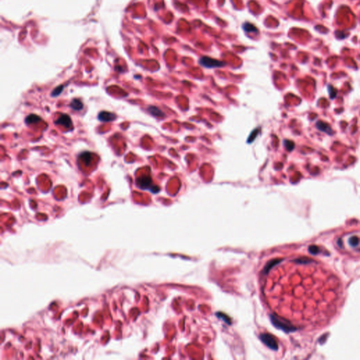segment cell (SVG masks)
I'll return each mask as SVG.
<instances>
[{
  "instance_id": "52a82bcc",
  "label": "cell",
  "mask_w": 360,
  "mask_h": 360,
  "mask_svg": "<svg viewBox=\"0 0 360 360\" xmlns=\"http://www.w3.org/2000/svg\"><path fill=\"white\" fill-rule=\"evenodd\" d=\"M116 115L114 113L107 112V111H101L98 114V118L100 121L106 123V122H111L113 121L114 120L116 119Z\"/></svg>"
},
{
  "instance_id": "30bf717a",
  "label": "cell",
  "mask_w": 360,
  "mask_h": 360,
  "mask_svg": "<svg viewBox=\"0 0 360 360\" xmlns=\"http://www.w3.org/2000/svg\"><path fill=\"white\" fill-rule=\"evenodd\" d=\"M148 111H149L151 115H153L156 117H163L165 115L164 113L156 106H149V108H148Z\"/></svg>"
},
{
  "instance_id": "277c9868",
  "label": "cell",
  "mask_w": 360,
  "mask_h": 360,
  "mask_svg": "<svg viewBox=\"0 0 360 360\" xmlns=\"http://www.w3.org/2000/svg\"><path fill=\"white\" fill-rule=\"evenodd\" d=\"M347 239V243L348 244L349 247L352 250H355V252H360V236L357 233H352L348 236Z\"/></svg>"
},
{
  "instance_id": "ba28073f",
  "label": "cell",
  "mask_w": 360,
  "mask_h": 360,
  "mask_svg": "<svg viewBox=\"0 0 360 360\" xmlns=\"http://www.w3.org/2000/svg\"><path fill=\"white\" fill-rule=\"evenodd\" d=\"M316 126L317 129L320 130V131L325 132V133L330 135L332 134L333 131H332L331 127H330V125H329V124L323 123L322 121H319L316 123Z\"/></svg>"
},
{
  "instance_id": "9a60e30c",
  "label": "cell",
  "mask_w": 360,
  "mask_h": 360,
  "mask_svg": "<svg viewBox=\"0 0 360 360\" xmlns=\"http://www.w3.org/2000/svg\"><path fill=\"white\" fill-rule=\"evenodd\" d=\"M284 145H285V146H286V149L288 150V151H292V150L294 149V147H295L294 143H293V141H289V140H285Z\"/></svg>"
},
{
  "instance_id": "4fadbf2b",
  "label": "cell",
  "mask_w": 360,
  "mask_h": 360,
  "mask_svg": "<svg viewBox=\"0 0 360 360\" xmlns=\"http://www.w3.org/2000/svg\"><path fill=\"white\" fill-rule=\"evenodd\" d=\"M243 29L244 31H246V32H256L257 31V28L256 27L254 26L253 25L250 24V23H246L243 24Z\"/></svg>"
},
{
  "instance_id": "7c38bea8",
  "label": "cell",
  "mask_w": 360,
  "mask_h": 360,
  "mask_svg": "<svg viewBox=\"0 0 360 360\" xmlns=\"http://www.w3.org/2000/svg\"><path fill=\"white\" fill-rule=\"evenodd\" d=\"M80 159L82 160L85 165H89L92 160V154L89 152H84L80 156Z\"/></svg>"
},
{
  "instance_id": "e0dca14e",
  "label": "cell",
  "mask_w": 360,
  "mask_h": 360,
  "mask_svg": "<svg viewBox=\"0 0 360 360\" xmlns=\"http://www.w3.org/2000/svg\"><path fill=\"white\" fill-rule=\"evenodd\" d=\"M309 250L312 254H316L317 251H318V248L316 247V246H311V247L309 248Z\"/></svg>"
},
{
  "instance_id": "9c48e42d",
  "label": "cell",
  "mask_w": 360,
  "mask_h": 360,
  "mask_svg": "<svg viewBox=\"0 0 360 360\" xmlns=\"http://www.w3.org/2000/svg\"><path fill=\"white\" fill-rule=\"evenodd\" d=\"M70 106L72 110L80 111L83 108V106H83V104L82 102L81 101V100L78 99V98H74V99H72V101L70 102Z\"/></svg>"
},
{
  "instance_id": "7a4b0ae2",
  "label": "cell",
  "mask_w": 360,
  "mask_h": 360,
  "mask_svg": "<svg viewBox=\"0 0 360 360\" xmlns=\"http://www.w3.org/2000/svg\"><path fill=\"white\" fill-rule=\"evenodd\" d=\"M199 63L201 66H204L207 68H220L222 67L225 65V63L223 61H219V60H216L212 58L207 57V56H203L201 58Z\"/></svg>"
},
{
  "instance_id": "3957f363",
  "label": "cell",
  "mask_w": 360,
  "mask_h": 360,
  "mask_svg": "<svg viewBox=\"0 0 360 360\" xmlns=\"http://www.w3.org/2000/svg\"><path fill=\"white\" fill-rule=\"evenodd\" d=\"M260 339L263 343L268 347L269 348L273 350H276L278 349V344L276 342L273 336L269 333H262L260 336Z\"/></svg>"
},
{
  "instance_id": "5b68a950",
  "label": "cell",
  "mask_w": 360,
  "mask_h": 360,
  "mask_svg": "<svg viewBox=\"0 0 360 360\" xmlns=\"http://www.w3.org/2000/svg\"><path fill=\"white\" fill-rule=\"evenodd\" d=\"M136 184L139 188L141 189H148L153 187L152 186V179L149 176H142L137 178L136 180Z\"/></svg>"
},
{
  "instance_id": "5bb4252c",
  "label": "cell",
  "mask_w": 360,
  "mask_h": 360,
  "mask_svg": "<svg viewBox=\"0 0 360 360\" xmlns=\"http://www.w3.org/2000/svg\"><path fill=\"white\" fill-rule=\"evenodd\" d=\"M63 86H62V85H61V86H59V87H57L56 88H55L53 90V92H51V96H57L60 95L62 92V91H63Z\"/></svg>"
},
{
  "instance_id": "2e32d148",
  "label": "cell",
  "mask_w": 360,
  "mask_h": 360,
  "mask_svg": "<svg viewBox=\"0 0 360 360\" xmlns=\"http://www.w3.org/2000/svg\"><path fill=\"white\" fill-rule=\"evenodd\" d=\"M217 316L218 317H220V318L223 319L225 321H226V322H227V323H230V321H230V319H229L228 318V317H226V316H225V314H221V313H217Z\"/></svg>"
},
{
  "instance_id": "8992f818",
  "label": "cell",
  "mask_w": 360,
  "mask_h": 360,
  "mask_svg": "<svg viewBox=\"0 0 360 360\" xmlns=\"http://www.w3.org/2000/svg\"><path fill=\"white\" fill-rule=\"evenodd\" d=\"M55 123L56 124V125H62V126H63V127H67V128L72 127V125L71 118H70V117L69 116V115H66V114L61 115V116H60L59 118L56 121Z\"/></svg>"
},
{
  "instance_id": "8fae6325",
  "label": "cell",
  "mask_w": 360,
  "mask_h": 360,
  "mask_svg": "<svg viewBox=\"0 0 360 360\" xmlns=\"http://www.w3.org/2000/svg\"><path fill=\"white\" fill-rule=\"evenodd\" d=\"M40 120H41V118H40V117L38 116V115L31 114V115H28V116L25 118V123H26L27 124H29V125H31V124L38 123Z\"/></svg>"
},
{
  "instance_id": "6da1fadb",
  "label": "cell",
  "mask_w": 360,
  "mask_h": 360,
  "mask_svg": "<svg viewBox=\"0 0 360 360\" xmlns=\"http://www.w3.org/2000/svg\"><path fill=\"white\" fill-rule=\"evenodd\" d=\"M270 319H271L272 323H273L274 326L277 328V329H279L282 330V331L286 332V333H288V332L295 330V328L292 326L288 322H287L286 321L283 320L281 319L278 318V317H276L275 315L272 314L271 316H270Z\"/></svg>"
}]
</instances>
